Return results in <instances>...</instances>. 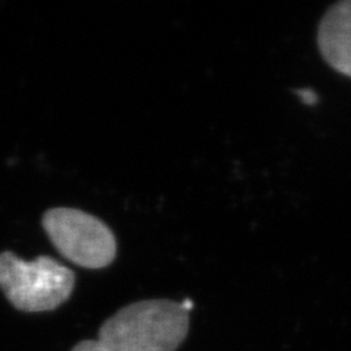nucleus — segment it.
Segmentation results:
<instances>
[{"mask_svg":"<svg viewBox=\"0 0 351 351\" xmlns=\"http://www.w3.org/2000/svg\"><path fill=\"white\" fill-rule=\"evenodd\" d=\"M189 332L182 303L154 299L130 303L106 319L97 341L107 351H176Z\"/></svg>","mask_w":351,"mask_h":351,"instance_id":"obj_1","label":"nucleus"},{"mask_svg":"<svg viewBox=\"0 0 351 351\" xmlns=\"http://www.w3.org/2000/svg\"><path fill=\"white\" fill-rule=\"evenodd\" d=\"M75 289V272L51 256L21 259L14 252L0 254V290L15 309L50 312L68 300Z\"/></svg>","mask_w":351,"mask_h":351,"instance_id":"obj_2","label":"nucleus"},{"mask_svg":"<svg viewBox=\"0 0 351 351\" xmlns=\"http://www.w3.org/2000/svg\"><path fill=\"white\" fill-rule=\"evenodd\" d=\"M41 224L59 254L75 265L101 269L116 258L117 241L103 219L75 208H51Z\"/></svg>","mask_w":351,"mask_h":351,"instance_id":"obj_3","label":"nucleus"},{"mask_svg":"<svg viewBox=\"0 0 351 351\" xmlns=\"http://www.w3.org/2000/svg\"><path fill=\"white\" fill-rule=\"evenodd\" d=\"M317 46L332 69L351 78V0L326 10L317 27Z\"/></svg>","mask_w":351,"mask_h":351,"instance_id":"obj_4","label":"nucleus"},{"mask_svg":"<svg viewBox=\"0 0 351 351\" xmlns=\"http://www.w3.org/2000/svg\"><path fill=\"white\" fill-rule=\"evenodd\" d=\"M71 351H107L97 339H84L76 344Z\"/></svg>","mask_w":351,"mask_h":351,"instance_id":"obj_5","label":"nucleus"},{"mask_svg":"<svg viewBox=\"0 0 351 351\" xmlns=\"http://www.w3.org/2000/svg\"><path fill=\"white\" fill-rule=\"evenodd\" d=\"M299 93V95L303 98V101L304 103H307V104H313L317 98H316V95H315V93H312V91H298Z\"/></svg>","mask_w":351,"mask_h":351,"instance_id":"obj_6","label":"nucleus"}]
</instances>
